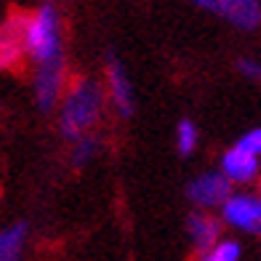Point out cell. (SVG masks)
I'll return each instance as SVG.
<instances>
[{"label":"cell","mask_w":261,"mask_h":261,"mask_svg":"<svg viewBox=\"0 0 261 261\" xmlns=\"http://www.w3.org/2000/svg\"><path fill=\"white\" fill-rule=\"evenodd\" d=\"M240 253H243V248L237 240H221L208 253L200 256V261H240Z\"/></svg>","instance_id":"obj_12"},{"label":"cell","mask_w":261,"mask_h":261,"mask_svg":"<svg viewBox=\"0 0 261 261\" xmlns=\"http://www.w3.org/2000/svg\"><path fill=\"white\" fill-rule=\"evenodd\" d=\"M27 234L30 229L24 221H16L0 232V261H19L21 251H24V243H27Z\"/></svg>","instance_id":"obj_11"},{"label":"cell","mask_w":261,"mask_h":261,"mask_svg":"<svg viewBox=\"0 0 261 261\" xmlns=\"http://www.w3.org/2000/svg\"><path fill=\"white\" fill-rule=\"evenodd\" d=\"M221 173L227 176L232 184H248L258 176V160L253 155H245L237 147L221 155Z\"/></svg>","instance_id":"obj_10"},{"label":"cell","mask_w":261,"mask_h":261,"mask_svg":"<svg viewBox=\"0 0 261 261\" xmlns=\"http://www.w3.org/2000/svg\"><path fill=\"white\" fill-rule=\"evenodd\" d=\"M187 234H189V240H192V248L203 256L208 253L219 240V234H221V221L219 219H213L208 216V213L203 211H195L192 216L187 219Z\"/></svg>","instance_id":"obj_8"},{"label":"cell","mask_w":261,"mask_h":261,"mask_svg":"<svg viewBox=\"0 0 261 261\" xmlns=\"http://www.w3.org/2000/svg\"><path fill=\"white\" fill-rule=\"evenodd\" d=\"M24 48H27V56L38 67L64 59L59 16L51 6H43L35 14H24Z\"/></svg>","instance_id":"obj_2"},{"label":"cell","mask_w":261,"mask_h":261,"mask_svg":"<svg viewBox=\"0 0 261 261\" xmlns=\"http://www.w3.org/2000/svg\"><path fill=\"white\" fill-rule=\"evenodd\" d=\"M96 147H99V141L93 139V136H83L75 141V147H72V165H77V168H83L93 155H96Z\"/></svg>","instance_id":"obj_14"},{"label":"cell","mask_w":261,"mask_h":261,"mask_svg":"<svg viewBox=\"0 0 261 261\" xmlns=\"http://www.w3.org/2000/svg\"><path fill=\"white\" fill-rule=\"evenodd\" d=\"M221 221L229 227L261 237V197L256 195H232L221 205Z\"/></svg>","instance_id":"obj_3"},{"label":"cell","mask_w":261,"mask_h":261,"mask_svg":"<svg viewBox=\"0 0 261 261\" xmlns=\"http://www.w3.org/2000/svg\"><path fill=\"white\" fill-rule=\"evenodd\" d=\"M192 3H195L197 8H203V11H211V14H216L219 0H192Z\"/></svg>","instance_id":"obj_17"},{"label":"cell","mask_w":261,"mask_h":261,"mask_svg":"<svg viewBox=\"0 0 261 261\" xmlns=\"http://www.w3.org/2000/svg\"><path fill=\"white\" fill-rule=\"evenodd\" d=\"M104 110V93L101 86L93 80L80 77L67 88L62 99V112H59V128L67 139H83L88 136V130L99 123Z\"/></svg>","instance_id":"obj_1"},{"label":"cell","mask_w":261,"mask_h":261,"mask_svg":"<svg viewBox=\"0 0 261 261\" xmlns=\"http://www.w3.org/2000/svg\"><path fill=\"white\" fill-rule=\"evenodd\" d=\"M240 152H245V155H253L258 158L261 155V128H253V130H248L245 136H240V141L234 144Z\"/></svg>","instance_id":"obj_15"},{"label":"cell","mask_w":261,"mask_h":261,"mask_svg":"<svg viewBox=\"0 0 261 261\" xmlns=\"http://www.w3.org/2000/svg\"><path fill=\"white\" fill-rule=\"evenodd\" d=\"M107 88H110V99L115 104V110L120 117L134 115V88L125 75V69L120 64V59L110 56L107 59Z\"/></svg>","instance_id":"obj_7"},{"label":"cell","mask_w":261,"mask_h":261,"mask_svg":"<svg viewBox=\"0 0 261 261\" xmlns=\"http://www.w3.org/2000/svg\"><path fill=\"white\" fill-rule=\"evenodd\" d=\"M24 56V14H11L0 35V64L3 69H19Z\"/></svg>","instance_id":"obj_5"},{"label":"cell","mask_w":261,"mask_h":261,"mask_svg":"<svg viewBox=\"0 0 261 261\" xmlns=\"http://www.w3.org/2000/svg\"><path fill=\"white\" fill-rule=\"evenodd\" d=\"M237 69L248 80H261V62H256V59H237Z\"/></svg>","instance_id":"obj_16"},{"label":"cell","mask_w":261,"mask_h":261,"mask_svg":"<svg viewBox=\"0 0 261 261\" xmlns=\"http://www.w3.org/2000/svg\"><path fill=\"white\" fill-rule=\"evenodd\" d=\"M197 147V128L192 120H179L176 125V149L179 155H192Z\"/></svg>","instance_id":"obj_13"},{"label":"cell","mask_w":261,"mask_h":261,"mask_svg":"<svg viewBox=\"0 0 261 261\" xmlns=\"http://www.w3.org/2000/svg\"><path fill=\"white\" fill-rule=\"evenodd\" d=\"M216 16L240 30H256L261 24V6L258 0H219Z\"/></svg>","instance_id":"obj_9"},{"label":"cell","mask_w":261,"mask_h":261,"mask_svg":"<svg viewBox=\"0 0 261 261\" xmlns=\"http://www.w3.org/2000/svg\"><path fill=\"white\" fill-rule=\"evenodd\" d=\"M187 197L192 200L197 208L224 205L232 197V181L221 171H205L187 184Z\"/></svg>","instance_id":"obj_4"},{"label":"cell","mask_w":261,"mask_h":261,"mask_svg":"<svg viewBox=\"0 0 261 261\" xmlns=\"http://www.w3.org/2000/svg\"><path fill=\"white\" fill-rule=\"evenodd\" d=\"M64 86V59L62 62H51L38 67L35 72V99H38L40 110H54V104L59 101V93Z\"/></svg>","instance_id":"obj_6"}]
</instances>
